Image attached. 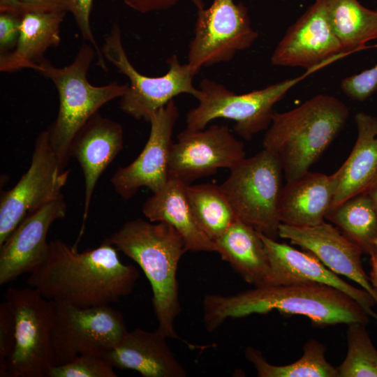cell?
<instances>
[{
  "label": "cell",
  "instance_id": "1",
  "mask_svg": "<svg viewBox=\"0 0 377 377\" xmlns=\"http://www.w3.org/2000/svg\"><path fill=\"white\" fill-rule=\"evenodd\" d=\"M117 251L105 241L80 252L61 239L51 240L27 283L49 300L81 308L110 305L130 295L139 278L136 267L123 263Z\"/></svg>",
  "mask_w": 377,
  "mask_h": 377
},
{
  "label": "cell",
  "instance_id": "2",
  "mask_svg": "<svg viewBox=\"0 0 377 377\" xmlns=\"http://www.w3.org/2000/svg\"><path fill=\"white\" fill-rule=\"evenodd\" d=\"M274 310L306 316L320 326L353 323L367 325L370 318L348 295L314 282L256 286L232 295L208 294L202 302L203 323L209 333L228 318L265 314Z\"/></svg>",
  "mask_w": 377,
  "mask_h": 377
},
{
  "label": "cell",
  "instance_id": "3",
  "mask_svg": "<svg viewBox=\"0 0 377 377\" xmlns=\"http://www.w3.org/2000/svg\"><path fill=\"white\" fill-rule=\"evenodd\" d=\"M104 241L142 269L152 289L157 330L167 338L179 339L174 325L182 311L177 272L186 252L181 235L165 223L136 219L124 223Z\"/></svg>",
  "mask_w": 377,
  "mask_h": 377
},
{
  "label": "cell",
  "instance_id": "4",
  "mask_svg": "<svg viewBox=\"0 0 377 377\" xmlns=\"http://www.w3.org/2000/svg\"><path fill=\"white\" fill-rule=\"evenodd\" d=\"M347 106L337 97L318 94L284 112H274L263 140L275 154L286 182L307 172L344 127Z\"/></svg>",
  "mask_w": 377,
  "mask_h": 377
},
{
  "label": "cell",
  "instance_id": "5",
  "mask_svg": "<svg viewBox=\"0 0 377 377\" xmlns=\"http://www.w3.org/2000/svg\"><path fill=\"white\" fill-rule=\"evenodd\" d=\"M95 53L94 47L84 42L71 64L58 68L43 57L34 69L50 79L57 90V117L47 130L52 148L64 168L70 158L71 145L79 131L103 105L121 98L128 89V84L116 81L104 86H94L89 82L87 73Z\"/></svg>",
  "mask_w": 377,
  "mask_h": 377
},
{
  "label": "cell",
  "instance_id": "6",
  "mask_svg": "<svg viewBox=\"0 0 377 377\" xmlns=\"http://www.w3.org/2000/svg\"><path fill=\"white\" fill-rule=\"evenodd\" d=\"M322 66L315 67L294 78L287 79L263 89L236 94L224 85L204 78L200 83L198 106L186 117V129L202 130L214 119L223 118L235 122L233 129L242 138L249 140L271 124L274 105L295 84Z\"/></svg>",
  "mask_w": 377,
  "mask_h": 377
},
{
  "label": "cell",
  "instance_id": "7",
  "mask_svg": "<svg viewBox=\"0 0 377 377\" xmlns=\"http://www.w3.org/2000/svg\"><path fill=\"white\" fill-rule=\"evenodd\" d=\"M283 168L272 151L263 149L230 170L220 185L239 220L276 239L279 203L283 187Z\"/></svg>",
  "mask_w": 377,
  "mask_h": 377
},
{
  "label": "cell",
  "instance_id": "8",
  "mask_svg": "<svg viewBox=\"0 0 377 377\" xmlns=\"http://www.w3.org/2000/svg\"><path fill=\"white\" fill-rule=\"evenodd\" d=\"M105 59L129 80L128 89L119 98V106L135 119L149 121L150 115L182 94L195 98L199 89L193 84L197 75L189 64H182L177 54L167 60L168 72L161 76L149 77L139 73L130 62L124 47L119 26L114 24L101 48Z\"/></svg>",
  "mask_w": 377,
  "mask_h": 377
},
{
  "label": "cell",
  "instance_id": "9",
  "mask_svg": "<svg viewBox=\"0 0 377 377\" xmlns=\"http://www.w3.org/2000/svg\"><path fill=\"white\" fill-rule=\"evenodd\" d=\"M52 303L54 366L68 363L82 354L104 357L128 331L122 314L110 305L81 308Z\"/></svg>",
  "mask_w": 377,
  "mask_h": 377
},
{
  "label": "cell",
  "instance_id": "10",
  "mask_svg": "<svg viewBox=\"0 0 377 377\" xmlns=\"http://www.w3.org/2000/svg\"><path fill=\"white\" fill-rule=\"evenodd\" d=\"M5 300L16 326L15 343L5 377H48L54 367L51 332L52 303L34 288L7 289Z\"/></svg>",
  "mask_w": 377,
  "mask_h": 377
},
{
  "label": "cell",
  "instance_id": "11",
  "mask_svg": "<svg viewBox=\"0 0 377 377\" xmlns=\"http://www.w3.org/2000/svg\"><path fill=\"white\" fill-rule=\"evenodd\" d=\"M193 34L187 63L196 74L202 67L230 61L258 37L247 8L234 0H213L208 8L198 10Z\"/></svg>",
  "mask_w": 377,
  "mask_h": 377
},
{
  "label": "cell",
  "instance_id": "12",
  "mask_svg": "<svg viewBox=\"0 0 377 377\" xmlns=\"http://www.w3.org/2000/svg\"><path fill=\"white\" fill-rule=\"evenodd\" d=\"M69 173L52 148L48 131L40 132L28 170L1 194L0 246L27 216L64 195Z\"/></svg>",
  "mask_w": 377,
  "mask_h": 377
},
{
  "label": "cell",
  "instance_id": "13",
  "mask_svg": "<svg viewBox=\"0 0 377 377\" xmlns=\"http://www.w3.org/2000/svg\"><path fill=\"white\" fill-rule=\"evenodd\" d=\"M244 158L243 142L235 138L228 125L214 124L198 131L186 128L172 144L170 177L188 186L219 168L230 170Z\"/></svg>",
  "mask_w": 377,
  "mask_h": 377
},
{
  "label": "cell",
  "instance_id": "14",
  "mask_svg": "<svg viewBox=\"0 0 377 377\" xmlns=\"http://www.w3.org/2000/svg\"><path fill=\"white\" fill-rule=\"evenodd\" d=\"M178 117L174 100L150 115V133L141 153L131 163L119 168L110 179L114 191L123 199L131 198L142 187L156 193L167 183L173 130Z\"/></svg>",
  "mask_w": 377,
  "mask_h": 377
},
{
  "label": "cell",
  "instance_id": "15",
  "mask_svg": "<svg viewBox=\"0 0 377 377\" xmlns=\"http://www.w3.org/2000/svg\"><path fill=\"white\" fill-rule=\"evenodd\" d=\"M327 0L313 3L287 30L271 57L274 66L325 67L350 54L344 52L329 20Z\"/></svg>",
  "mask_w": 377,
  "mask_h": 377
},
{
  "label": "cell",
  "instance_id": "16",
  "mask_svg": "<svg viewBox=\"0 0 377 377\" xmlns=\"http://www.w3.org/2000/svg\"><path fill=\"white\" fill-rule=\"evenodd\" d=\"M67 205L62 195L27 216L0 246V284L31 272L49 250L48 230L66 216Z\"/></svg>",
  "mask_w": 377,
  "mask_h": 377
},
{
  "label": "cell",
  "instance_id": "17",
  "mask_svg": "<svg viewBox=\"0 0 377 377\" xmlns=\"http://www.w3.org/2000/svg\"><path fill=\"white\" fill-rule=\"evenodd\" d=\"M278 235L311 253L335 274L360 285L377 304V293L362 264V251L337 227L325 221L312 226L280 223Z\"/></svg>",
  "mask_w": 377,
  "mask_h": 377
},
{
  "label": "cell",
  "instance_id": "18",
  "mask_svg": "<svg viewBox=\"0 0 377 377\" xmlns=\"http://www.w3.org/2000/svg\"><path fill=\"white\" fill-rule=\"evenodd\" d=\"M259 233L264 242L271 267L269 278L266 285H286L301 282L327 285L353 298L366 310L370 317L377 321V313L372 309L376 303L367 291L356 288L341 279L311 253L299 251L286 243L279 242L276 239Z\"/></svg>",
  "mask_w": 377,
  "mask_h": 377
},
{
  "label": "cell",
  "instance_id": "19",
  "mask_svg": "<svg viewBox=\"0 0 377 377\" xmlns=\"http://www.w3.org/2000/svg\"><path fill=\"white\" fill-rule=\"evenodd\" d=\"M123 147V129L117 121L96 112L79 131L69 149L84 178L83 223L86 221L96 184L101 174Z\"/></svg>",
  "mask_w": 377,
  "mask_h": 377
},
{
  "label": "cell",
  "instance_id": "20",
  "mask_svg": "<svg viewBox=\"0 0 377 377\" xmlns=\"http://www.w3.org/2000/svg\"><path fill=\"white\" fill-rule=\"evenodd\" d=\"M158 330L135 328L104 357L114 368L134 370L144 377H185L184 367Z\"/></svg>",
  "mask_w": 377,
  "mask_h": 377
},
{
  "label": "cell",
  "instance_id": "21",
  "mask_svg": "<svg viewBox=\"0 0 377 377\" xmlns=\"http://www.w3.org/2000/svg\"><path fill=\"white\" fill-rule=\"evenodd\" d=\"M355 121L357 139L350 155L334 172L337 188L330 209L377 186V117L360 112Z\"/></svg>",
  "mask_w": 377,
  "mask_h": 377
},
{
  "label": "cell",
  "instance_id": "22",
  "mask_svg": "<svg viewBox=\"0 0 377 377\" xmlns=\"http://www.w3.org/2000/svg\"><path fill=\"white\" fill-rule=\"evenodd\" d=\"M337 188L334 174L308 171L283 186L279 203L281 223L312 226L325 221Z\"/></svg>",
  "mask_w": 377,
  "mask_h": 377
},
{
  "label": "cell",
  "instance_id": "23",
  "mask_svg": "<svg viewBox=\"0 0 377 377\" xmlns=\"http://www.w3.org/2000/svg\"><path fill=\"white\" fill-rule=\"evenodd\" d=\"M67 11L25 8L22 14L20 35L13 50L0 54V71L12 73L35 69L46 50L61 41V24Z\"/></svg>",
  "mask_w": 377,
  "mask_h": 377
},
{
  "label": "cell",
  "instance_id": "24",
  "mask_svg": "<svg viewBox=\"0 0 377 377\" xmlns=\"http://www.w3.org/2000/svg\"><path fill=\"white\" fill-rule=\"evenodd\" d=\"M186 186L180 180L170 177L164 186L145 201L142 213L151 222L172 226L183 237L186 252H216L214 242L195 222L187 200Z\"/></svg>",
  "mask_w": 377,
  "mask_h": 377
},
{
  "label": "cell",
  "instance_id": "25",
  "mask_svg": "<svg viewBox=\"0 0 377 377\" xmlns=\"http://www.w3.org/2000/svg\"><path fill=\"white\" fill-rule=\"evenodd\" d=\"M221 258L247 283L265 286L271 267L259 232L237 219L214 241Z\"/></svg>",
  "mask_w": 377,
  "mask_h": 377
},
{
  "label": "cell",
  "instance_id": "26",
  "mask_svg": "<svg viewBox=\"0 0 377 377\" xmlns=\"http://www.w3.org/2000/svg\"><path fill=\"white\" fill-rule=\"evenodd\" d=\"M327 11L332 28L344 52L352 54L369 47L377 38V10L357 0H327Z\"/></svg>",
  "mask_w": 377,
  "mask_h": 377
},
{
  "label": "cell",
  "instance_id": "27",
  "mask_svg": "<svg viewBox=\"0 0 377 377\" xmlns=\"http://www.w3.org/2000/svg\"><path fill=\"white\" fill-rule=\"evenodd\" d=\"M325 219L335 224L363 253H375L377 239V209L369 193L352 197L331 209Z\"/></svg>",
  "mask_w": 377,
  "mask_h": 377
},
{
  "label": "cell",
  "instance_id": "28",
  "mask_svg": "<svg viewBox=\"0 0 377 377\" xmlns=\"http://www.w3.org/2000/svg\"><path fill=\"white\" fill-rule=\"evenodd\" d=\"M186 193L192 214L200 230L213 242L237 219L220 185H188Z\"/></svg>",
  "mask_w": 377,
  "mask_h": 377
},
{
  "label": "cell",
  "instance_id": "29",
  "mask_svg": "<svg viewBox=\"0 0 377 377\" xmlns=\"http://www.w3.org/2000/svg\"><path fill=\"white\" fill-rule=\"evenodd\" d=\"M302 356L286 365L269 363L258 349L249 346L244 350L246 359L251 362L259 377H339L337 367L325 358L326 347L311 339L306 342Z\"/></svg>",
  "mask_w": 377,
  "mask_h": 377
},
{
  "label": "cell",
  "instance_id": "30",
  "mask_svg": "<svg viewBox=\"0 0 377 377\" xmlns=\"http://www.w3.org/2000/svg\"><path fill=\"white\" fill-rule=\"evenodd\" d=\"M348 350L338 367L339 377H377V350L366 330V325H347Z\"/></svg>",
  "mask_w": 377,
  "mask_h": 377
},
{
  "label": "cell",
  "instance_id": "31",
  "mask_svg": "<svg viewBox=\"0 0 377 377\" xmlns=\"http://www.w3.org/2000/svg\"><path fill=\"white\" fill-rule=\"evenodd\" d=\"M114 367L103 356L82 354L72 361L52 367L48 377H117Z\"/></svg>",
  "mask_w": 377,
  "mask_h": 377
},
{
  "label": "cell",
  "instance_id": "32",
  "mask_svg": "<svg viewBox=\"0 0 377 377\" xmlns=\"http://www.w3.org/2000/svg\"><path fill=\"white\" fill-rule=\"evenodd\" d=\"M93 0H69V9L73 15L84 42L90 43L95 49L98 57L96 65L107 71L105 59L99 47L90 26V14Z\"/></svg>",
  "mask_w": 377,
  "mask_h": 377
},
{
  "label": "cell",
  "instance_id": "33",
  "mask_svg": "<svg viewBox=\"0 0 377 377\" xmlns=\"http://www.w3.org/2000/svg\"><path fill=\"white\" fill-rule=\"evenodd\" d=\"M341 88L350 98L362 101L377 91V64L358 74L345 77Z\"/></svg>",
  "mask_w": 377,
  "mask_h": 377
},
{
  "label": "cell",
  "instance_id": "34",
  "mask_svg": "<svg viewBox=\"0 0 377 377\" xmlns=\"http://www.w3.org/2000/svg\"><path fill=\"white\" fill-rule=\"evenodd\" d=\"M16 326L13 312L5 300L0 304V376L5 377L6 364L15 343Z\"/></svg>",
  "mask_w": 377,
  "mask_h": 377
},
{
  "label": "cell",
  "instance_id": "35",
  "mask_svg": "<svg viewBox=\"0 0 377 377\" xmlns=\"http://www.w3.org/2000/svg\"><path fill=\"white\" fill-rule=\"evenodd\" d=\"M22 14L0 12V54L10 52L15 47L20 35Z\"/></svg>",
  "mask_w": 377,
  "mask_h": 377
},
{
  "label": "cell",
  "instance_id": "36",
  "mask_svg": "<svg viewBox=\"0 0 377 377\" xmlns=\"http://www.w3.org/2000/svg\"><path fill=\"white\" fill-rule=\"evenodd\" d=\"M131 9L140 13H147L168 9L182 0H123ZM197 8H205L203 0H188Z\"/></svg>",
  "mask_w": 377,
  "mask_h": 377
},
{
  "label": "cell",
  "instance_id": "37",
  "mask_svg": "<svg viewBox=\"0 0 377 377\" xmlns=\"http://www.w3.org/2000/svg\"><path fill=\"white\" fill-rule=\"evenodd\" d=\"M25 8L45 10H62L68 12L69 0H20Z\"/></svg>",
  "mask_w": 377,
  "mask_h": 377
},
{
  "label": "cell",
  "instance_id": "38",
  "mask_svg": "<svg viewBox=\"0 0 377 377\" xmlns=\"http://www.w3.org/2000/svg\"><path fill=\"white\" fill-rule=\"evenodd\" d=\"M24 8L20 0H0V12L22 14Z\"/></svg>",
  "mask_w": 377,
  "mask_h": 377
},
{
  "label": "cell",
  "instance_id": "39",
  "mask_svg": "<svg viewBox=\"0 0 377 377\" xmlns=\"http://www.w3.org/2000/svg\"><path fill=\"white\" fill-rule=\"evenodd\" d=\"M370 265L369 280L377 293V256L375 253L370 256Z\"/></svg>",
  "mask_w": 377,
  "mask_h": 377
},
{
  "label": "cell",
  "instance_id": "40",
  "mask_svg": "<svg viewBox=\"0 0 377 377\" xmlns=\"http://www.w3.org/2000/svg\"><path fill=\"white\" fill-rule=\"evenodd\" d=\"M377 209V186L369 192Z\"/></svg>",
  "mask_w": 377,
  "mask_h": 377
},
{
  "label": "cell",
  "instance_id": "41",
  "mask_svg": "<svg viewBox=\"0 0 377 377\" xmlns=\"http://www.w3.org/2000/svg\"><path fill=\"white\" fill-rule=\"evenodd\" d=\"M375 248H376V251L374 253L377 256V239L375 242Z\"/></svg>",
  "mask_w": 377,
  "mask_h": 377
}]
</instances>
